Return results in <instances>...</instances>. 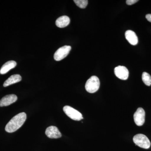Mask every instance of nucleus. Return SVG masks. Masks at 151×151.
<instances>
[{"instance_id":"1","label":"nucleus","mask_w":151,"mask_h":151,"mask_svg":"<svg viewBox=\"0 0 151 151\" xmlns=\"http://www.w3.org/2000/svg\"><path fill=\"white\" fill-rule=\"evenodd\" d=\"M27 119V115L24 112L14 116L6 125L5 130L8 133L16 132L24 124Z\"/></svg>"},{"instance_id":"2","label":"nucleus","mask_w":151,"mask_h":151,"mask_svg":"<svg viewBox=\"0 0 151 151\" xmlns=\"http://www.w3.org/2000/svg\"><path fill=\"white\" fill-rule=\"evenodd\" d=\"M100 86V81L99 78L95 76H93L86 81L85 89L89 93H93L98 91Z\"/></svg>"},{"instance_id":"3","label":"nucleus","mask_w":151,"mask_h":151,"mask_svg":"<svg viewBox=\"0 0 151 151\" xmlns=\"http://www.w3.org/2000/svg\"><path fill=\"white\" fill-rule=\"evenodd\" d=\"M133 141L137 145L142 148L148 149L150 147L151 142L148 138L142 134H138L133 138Z\"/></svg>"},{"instance_id":"4","label":"nucleus","mask_w":151,"mask_h":151,"mask_svg":"<svg viewBox=\"0 0 151 151\" xmlns=\"http://www.w3.org/2000/svg\"><path fill=\"white\" fill-rule=\"evenodd\" d=\"M63 110L65 114L72 120L79 121L83 119L81 113L70 106H64Z\"/></svg>"},{"instance_id":"5","label":"nucleus","mask_w":151,"mask_h":151,"mask_svg":"<svg viewBox=\"0 0 151 151\" xmlns=\"http://www.w3.org/2000/svg\"><path fill=\"white\" fill-rule=\"evenodd\" d=\"M71 47L69 45H65L58 50L54 55V58L56 61L64 59L69 54Z\"/></svg>"},{"instance_id":"6","label":"nucleus","mask_w":151,"mask_h":151,"mask_svg":"<svg viewBox=\"0 0 151 151\" xmlns=\"http://www.w3.org/2000/svg\"><path fill=\"white\" fill-rule=\"evenodd\" d=\"M145 112L142 108H138L134 115V121L137 126L140 127L142 126L145 122Z\"/></svg>"},{"instance_id":"7","label":"nucleus","mask_w":151,"mask_h":151,"mask_svg":"<svg viewBox=\"0 0 151 151\" xmlns=\"http://www.w3.org/2000/svg\"><path fill=\"white\" fill-rule=\"evenodd\" d=\"M114 73L118 78L122 80H127L129 78V70L125 66L119 65L115 68L114 69Z\"/></svg>"},{"instance_id":"8","label":"nucleus","mask_w":151,"mask_h":151,"mask_svg":"<svg viewBox=\"0 0 151 151\" xmlns=\"http://www.w3.org/2000/svg\"><path fill=\"white\" fill-rule=\"evenodd\" d=\"M45 134L50 139H58L61 137V134L57 127L55 126H50L47 128Z\"/></svg>"},{"instance_id":"9","label":"nucleus","mask_w":151,"mask_h":151,"mask_svg":"<svg viewBox=\"0 0 151 151\" xmlns=\"http://www.w3.org/2000/svg\"><path fill=\"white\" fill-rule=\"evenodd\" d=\"M17 100V97L15 94L6 95L0 100V107L7 106L12 104Z\"/></svg>"},{"instance_id":"10","label":"nucleus","mask_w":151,"mask_h":151,"mask_svg":"<svg viewBox=\"0 0 151 151\" xmlns=\"http://www.w3.org/2000/svg\"><path fill=\"white\" fill-rule=\"evenodd\" d=\"M125 37L130 44L133 45H136L138 43V38L137 35L132 30H127L125 33Z\"/></svg>"},{"instance_id":"11","label":"nucleus","mask_w":151,"mask_h":151,"mask_svg":"<svg viewBox=\"0 0 151 151\" xmlns=\"http://www.w3.org/2000/svg\"><path fill=\"white\" fill-rule=\"evenodd\" d=\"M17 63L14 60H10L6 62L2 65L0 69V73L4 74L7 73L9 71L16 66Z\"/></svg>"},{"instance_id":"12","label":"nucleus","mask_w":151,"mask_h":151,"mask_svg":"<svg viewBox=\"0 0 151 151\" xmlns=\"http://www.w3.org/2000/svg\"><path fill=\"white\" fill-rule=\"evenodd\" d=\"M70 22V19L69 17L63 16L57 19L55 24L58 27L64 28L67 27Z\"/></svg>"},{"instance_id":"13","label":"nucleus","mask_w":151,"mask_h":151,"mask_svg":"<svg viewBox=\"0 0 151 151\" xmlns=\"http://www.w3.org/2000/svg\"><path fill=\"white\" fill-rule=\"evenodd\" d=\"M22 80V77L19 74H14V75L11 76L9 77L4 84V86L6 87L12 84H15L17 82H19Z\"/></svg>"},{"instance_id":"14","label":"nucleus","mask_w":151,"mask_h":151,"mask_svg":"<svg viewBox=\"0 0 151 151\" xmlns=\"http://www.w3.org/2000/svg\"><path fill=\"white\" fill-rule=\"evenodd\" d=\"M142 79L144 83L147 86H150L151 85V76L149 73L144 72L142 75Z\"/></svg>"},{"instance_id":"15","label":"nucleus","mask_w":151,"mask_h":151,"mask_svg":"<svg viewBox=\"0 0 151 151\" xmlns=\"http://www.w3.org/2000/svg\"><path fill=\"white\" fill-rule=\"evenodd\" d=\"M76 6L81 9H85L88 4L87 0H74L73 1Z\"/></svg>"},{"instance_id":"16","label":"nucleus","mask_w":151,"mask_h":151,"mask_svg":"<svg viewBox=\"0 0 151 151\" xmlns=\"http://www.w3.org/2000/svg\"><path fill=\"white\" fill-rule=\"evenodd\" d=\"M138 1V0H127L126 1L127 4L128 5H132Z\"/></svg>"},{"instance_id":"17","label":"nucleus","mask_w":151,"mask_h":151,"mask_svg":"<svg viewBox=\"0 0 151 151\" xmlns=\"http://www.w3.org/2000/svg\"><path fill=\"white\" fill-rule=\"evenodd\" d=\"M146 18L149 22H151V14H148L146 15Z\"/></svg>"}]
</instances>
